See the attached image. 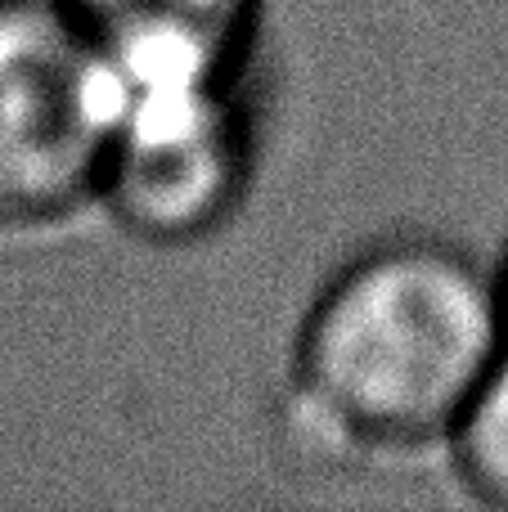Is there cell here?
<instances>
[{
  "label": "cell",
  "instance_id": "1",
  "mask_svg": "<svg viewBox=\"0 0 508 512\" xmlns=\"http://www.w3.org/2000/svg\"><path fill=\"white\" fill-rule=\"evenodd\" d=\"M508 351L500 270L432 234L356 252L311 301L293 346L288 418L333 454H401L450 436Z\"/></svg>",
  "mask_w": 508,
  "mask_h": 512
},
{
  "label": "cell",
  "instance_id": "2",
  "mask_svg": "<svg viewBox=\"0 0 508 512\" xmlns=\"http://www.w3.org/2000/svg\"><path fill=\"white\" fill-rule=\"evenodd\" d=\"M108 81L113 140L99 203L113 221L158 248H185L230 225L257 171V117L243 72L108 68Z\"/></svg>",
  "mask_w": 508,
  "mask_h": 512
},
{
  "label": "cell",
  "instance_id": "3",
  "mask_svg": "<svg viewBox=\"0 0 508 512\" xmlns=\"http://www.w3.org/2000/svg\"><path fill=\"white\" fill-rule=\"evenodd\" d=\"M113 81L63 0H0V230H41L99 203Z\"/></svg>",
  "mask_w": 508,
  "mask_h": 512
},
{
  "label": "cell",
  "instance_id": "4",
  "mask_svg": "<svg viewBox=\"0 0 508 512\" xmlns=\"http://www.w3.org/2000/svg\"><path fill=\"white\" fill-rule=\"evenodd\" d=\"M99 45L194 41L212 50L252 54L261 0H63Z\"/></svg>",
  "mask_w": 508,
  "mask_h": 512
},
{
  "label": "cell",
  "instance_id": "5",
  "mask_svg": "<svg viewBox=\"0 0 508 512\" xmlns=\"http://www.w3.org/2000/svg\"><path fill=\"white\" fill-rule=\"evenodd\" d=\"M455 477L477 504L508 512V351L459 409L446 436Z\"/></svg>",
  "mask_w": 508,
  "mask_h": 512
},
{
  "label": "cell",
  "instance_id": "6",
  "mask_svg": "<svg viewBox=\"0 0 508 512\" xmlns=\"http://www.w3.org/2000/svg\"><path fill=\"white\" fill-rule=\"evenodd\" d=\"M500 288H504V306H508V252H504V261H500Z\"/></svg>",
  "mask_w": 508,
  "mask_h": 512
}]
</instances>
